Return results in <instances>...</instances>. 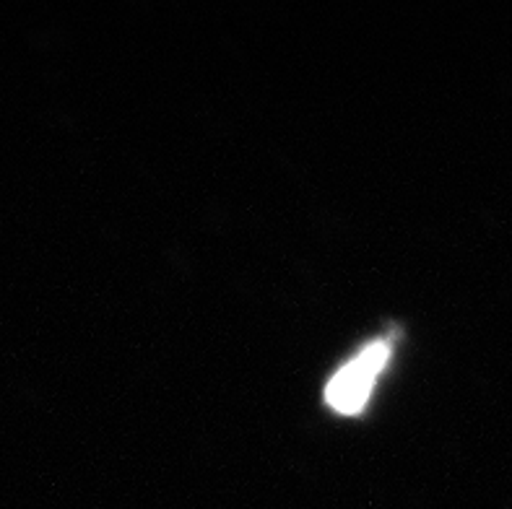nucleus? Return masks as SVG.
Masks as SVG:
<instances>
[{
  "instance_id": "obj_1",
  "label": "nucleus",
  "mask_w": 512,
  "mask_h": 509,
  "mask_svg": "<svg viewBox=\"0 0 512 509\" xmlns=\"http://www.w3.org/2000/svg\"><path fill=\"white\" fill-rule=\"evenodd\" d=\"M390 359V343L377 341L367 346L357 359H351L341 372L325 387V400L333 411L354 416L362 411L370 400L372 387L377 382V374L383 372Z\"/></svg>"
}]
</instances>
